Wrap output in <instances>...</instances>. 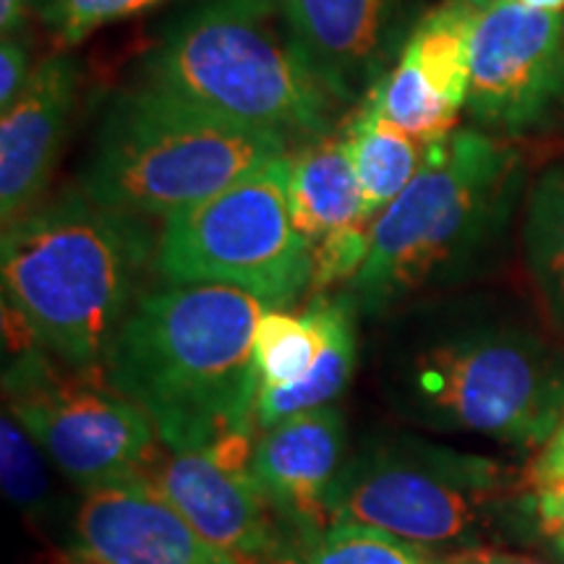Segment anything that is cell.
Wrapping results in <instances>:
<instances>
[{
    "label": "cell",
    "mask_w": 564,
    "mask_h": 564,
    "mask_svg": "<svg viewBox=\"0 0 564 564\" xmlns=\"http://www.w3.org/2000/svg\"><path fill=\"white\" fill-rule=\"evenodd\" d=\"M377 387L421 432L539 453L564 413V348L510 316H434L392 337Z\"/></svg>",
    "instance_id": "1"
},
{
    "label": "cell",
    "mask_w": 564,
    "mask_h": 564,
    "mask_svg": "<svg viewBox=\"0 0 564 564\" xmlns=\"http://www.w3.org/2000/svg\"><path fill=\"white\" fill-rule=\"evenodd\" d=\"M369 230L371 223H352L340 230L327 232L314 246V270H312V293H333L343 282H352L361 272L369 253Z\"/></svg>",
    "instance_id": "25"
},
{
    "label": "cell",
    "mask_w": 564,
    "mask_h": 564,
    "mask_svg": "<svg viewBox=\"0 0 564 564\" xmlns=\"http://www.w3.org/2000/svg\"><path fill=\"white\" fill-rule=\"evenodd\" d=\"M523 253L546 319L564 340V165L541 173L528 194Z\"/></svg>",
    "instance_id": "20"
},
{
    "label": "cell",
    "mask_w": 564,
    "mask_h": 564,
    "mask_svg": "<svg viewBox=\"0 0 564 564\" xmlns=\"http://www.w3.org/2000/svg\"><path fill=\"white\" fill-rule=\"evenodd\" d=\"M556 481H564V413L556 423L554 434L549 436V442L535 453L533 463L525 468V486H531V489Z\"/></svg>",
    "instance_id": "28"
},
{
    "label": "cell",
    "mask_w": 564,
    "mask_h": 564,
    "mask_svg": "<svg viewBox=\"0 0 564 564\" xmlns=\"http://www.w3.org/2000/svg\"><path fill=\"white\" fill-rule=\"evenodd\" d=\"M160 3L162 0H47L42 19L61 45H79L91 32Z\"/></svg>",
    "instance_id": "24"
},
{
    "label": "cell",
    "mask_w": 564,
    "mask_h": 564,
    "mask_svg": "<svg viewBox=\"0 0 564 564\" xmlns=\"http://www.w3.org/2000/svg\"><path fill=\"white\" fill-rule=\"evenodd\" d=\"M45 3H47V0H45Z\"/></svg>",
    "instance_id": "35"
},
{
    "label": "cell",
    "mask_w": 564,
    "mask_h": 564,
    "mask_svg": "<svg viewBox=\"0 0 564 564\" xmlns=\"http://www.w3.org/2000/svg\"><path fill=\"white\" fill-rule=\"evenodd\" d=\"M288 204L295 230L312 246L327 232L364 220V196L345 131L308 141L291 154Z\"/></svg>",
    "instance_id": "17"
},
{
    "label": "cell",
    "mask_w": 564,
    "mask_h": 564,
    "mask_svg": "<svg viewBox=\"0 0 564 564\" xmlns=\"http://www.w3.org/2000/svg\"><path fill=\"white\" fill-rule=\"evenodd\" d=\"M291 154L165 217L154 270L171 285H230L272 308L312 291L314 246L288 204Z\"/></svg>",
    "instance_id": "8"
},
{
    "label": "cell",
    "mask_w": 564,
    "mask_h": 564,
    "mask_svg": "<svg viewBox=\"0 0 564 564\" xmlns=\"http://www.w3.org/2000/svg\"><path fill=\"white\" fill-rule=\"evenodd\" d=\"M478 11L468 0H444L423 13L394 66L371 89L384 116L426 144L453 137L468 105Z\"/></svg>",
    "instance_id": "12"
},
{
    "label": "cell",
    "mask_w": 564,
    "mask_h": 564,
    "mask_svg": "<svg viewBox=\"0 0 564 564\" xmlns=\"http://www.w3.org/2000/svg\"><path fill=\"white\" fill-rule=\"evenodd\" d=\"M288 141L141 82L110 100L79 188L110 209L165 220L285 158Z\"/></svg>",
    "instance_id": "6"
},
{
    "label": "cell",
    "mask_w": 564,
    "mask_h": 564,
    "mask_svg": "<svg viewBox=\"0 0 564 564\" xmlns=\"http://www.w3.org/2000/svg\"><path fill=\"white\" fill-rule=\"evenodd\" d=\"M520 3L531 6V9H541V11H562L564 0H520Z\"/></svg>",
    "instance_id": "31"
},
{
    "label": "cell",
    "mask_w": 564,
    "mask_h": 564,
    "mask_svg": "<svg viewBox=\"0 0 564 564\" xmlns=\"http://www.w3.org/2000/svg\"><path fill=\"white\" fill-rule=\"evenodd\" d=\"M32 343L13 345L17 358L3 377L6 411L82 494L144 481L162 444L147 413L112 390L102 373L63 377L51 352H32Z\"/></svg>",
    "instance_id": "9"
},
{
    "label": "cell",
    "mask_w": 564,
    "mask_h": 564,
    "mask_svg": "<svg viewBox=\"0 0 564 564\" xmlns=\"http://www.w3.org/2000/svg\"><path fill=\"white\" fill-rule=\"evenodd\" d=\"M549 552H552L560 564H564V539H556V541H549Z\"/></svg>",
    "instance_id": "32"
},
{
    "label": "cell",
    "mask_w": 564,
    "mask_h": 564,
    "mask_svg": "<svg viewBox=\"0 0 564 564\" xmlns=\"http://www.w3.org/2000/svg\"><path fill=\"white\" fill-rule=\"evenodd\" d=\"M144 82L285 139L329 137L340 108L278 0H202L147 55Z\"/></svg>",
    "instance_id": "5"
},
{
    "label": "cell",
    "mask_w": 564,
    "mask_h": 564,
    "mask_svg": "<svg viewBox=\"0 0 564 564\" xmlns=\"http://www.w3.org/2000/svg\"><path fill=\"white\" fill-rule=\"evenodd\" d=\"M79 66L68 55H51L32 70L24 91L0 121V220L11 228L40 207L70 112L79 95Z\"/></svg>",
    "instance_id": "16"
},
{
    "label": "cell",
    "mask_w": 564,
    "mask_h": 564,
    "mask_svg": "<svg viewBox=\"0 0 564 564\" xmlns=\"http://www.w3.org/2000/svg\"><path fill=\"white\" fill-rule=\"evenodd\" d=\"M523 165L518 150L481 129L436 141L411 186L369 230L350 282L358 312L382 319L419 295L470 278L510 223Z\"/></svg>",
    "instance_id": "4"
},
{
    "label": "cell",
    "mask_w": 564,
    "mask_h": 564,
    "mask_svg": "<svg viewBox=\"0 0 564 564\" xmlns=\"http://www.w3.org/2000/svg\"><path fill=\"white\" fill-rule=\"evenodd\" d=\"M476 129L531 137L564 118V11L497 0L478 11L468 105Z\"/></svg>",
    "instance_id": "10"
},
{
    "label": "cell",
    "mask_w": 564,
    "mask_h": 564,
    "mask_svg": "<svg viewBox=\"0 0 564 564\" xmlns=\"http://www.w3.org/2000/svg\"><path fill=\"white\" fill-rule=\"evenodd\" d=\"M51 457L24 432V426L3 411L0 421V476L3 491L32 523L55 520V486L47 470Z\"/></svg>",
    "instance_id": "22"
},
{
    "label": "cell",
    "mask_w": 564,
    "mask_h": 564,
    "mask_svg": "<svg viewBox=\"0 0 564 564\" xmlns=\"http://www.w3.org/2000/svg\"><path fill=\"white\" fill-rule=\"evenodd\" d=\"M345 139L361 186L366 223L377 220L411 186L434 147L394 126L373 91L352 112L350 123L345 126Z\"/></svg>",
    "instance_id": "19"
},
{
    "label": "cell",
    "mask_w": 564,
    "mask_h": 564,
    "mask_svg": "<svg viewBox=\"0 0 564 564\" xmlns=\"http://www.w3.org/2000/svg\"><path fill=\"white\" fill-rule=\"evenodd\" d=\"M154 257L158 238L141 217L74 188L3 228L6 314L66 369L102 373Z\"/></svg>",
    "instance_id": "3"
},
{
    "label": "cell",
    "mask_w": 564,
    "mask_h": 564,
    "mask_svg": "<svg viewBox=\"0 0 564 564\" xmlns=\"http://www.w3.org/2000/svg\"><path fill=\"white\" fill-rule=\"evenodd\" d=\"M295 564H440V554L379 528L335 523L303 546Z\"/></svg>",
    "instance_id": "23"
},
{
    "label": "cell",
    "mask_w": 564,
    "mask_h": 564,
    "mask_svg": "<svg viewBox=\"0 0 564 564\" xmlns=\"http://www.w3.org/2000/svg\"><path fill=\"white\" fill-rule=\"evenodd\" d=\"M324 319V348L319 361L299 384L259 387L253 403V423L259 432L278 426L293 415L333 405L348 390L358 364V301L348 293L312 295Z\"/></svg>",
    "instance_id": "18"
},
{
    "label": "cell",
    "mask_w": 564,
    "mask_h": 564,
    "mask_svg": "<svg viewBox=\"0 0 564 564\" xmlns=\"http://www.w3.org/2000/svg\"><path fill=\"white\" fill-rule=\"evenodd\" d=\"M525 486L510 465L408 432L364 436L329 486L327 518L387 531L434 554L481 546Z\"/></svg>",
    "instance_id": "7"
},
{
    "label": "cell",
    "mask_w": 564,
    "mask_h": 564,
    "mask_svg": "<svg viewBox=\"0 0 564 564\" xmlns=\"http://www.w3.org/2000/svg\"><path fill=\"white\" fill-rule=\"evenodd\" d=\"M251 434L196 453H171L144 478L212 546L243 564H295L303 549L285 539L280 518L251 476Z\"/></svg>",
    "instance_id": "11"
},
{
    "label": "cell",
    "mask_w": 564,
    "mask_h": 564,
    "mask_svg": "<svg viewBox=\"0 0 564 564\" xmlns=\"http://www.w3.org/2000/svg\"><path fill=\"white\" fill-rule=\"evenodd\" d=\"M267 308L230 285L141 293L105 358V382L147 413L171 453L251 434L253 329Z\"/></svg>",
    "instance_id": "2"
},
{
    "label": "cell",
    "mask_w": 564,
    "mask_h": 564,
    "mask_svg": "<svg viewBox=\"0 0 564 564\" xmlns=\"http://www.w3.org/2000/svg\"><path fill=\"white\" fill-rule=\"evenodd\" d=\"M68 531L70 556L84 564H243L212 546L147 481L87 491Z\"/></svg>",
    "instance_id": "14"
},
{
    "label": "cell",
    "mask_w": 564,
    "mask_h": 564,
    "mask_svg": "<svg viewBox=\"0 0 564 564\" xmlns=\"http://www.w3.org/2000/svg\"><path fill=\"white\" fill-rule=\"evenodd\" d=\"M518 505L535 533L544 535L546 541L564 539V481L535 486Z\"/></svg>",
    "instance_id": "26"
},
{
    "label": "cell",
    "mask_w": 564,
    "mask_h": 564,
    "mask_svg": "<svg viewBox=\"0 0 564 564\" xmlns=\"http://www.w3.org/2000/svg\"><path fill=\"white\" fill-rule=\"evenodd\" d=\"M440 564H552L544 560H535L531 554L518 552H502L497 546H468L457 549V552L440 554Z\"/></svg>",
    "instance_id": "29"
},
{
    "label": "cell",
    "mask_w": 564,
    "mask_h": 564,
    "mask_svg": "<svg viewBox=\"0 0 564 564\" xmlns=\"http://www.w3.org/2000/svg\"><path fill=\"white\" fill-rule=\"evenodd\" d=\"M468 3H474V6H478V9H486V6L497 3V0H468Z\"/></svg>",
    "instance_id": "33"
},
{
    "label": "cell",
    "mask_w": 564,
    "mask_h": 564,
    "mask_svg": "<svg viewBox=\"0 0 564 564\" xmlns=\"http://www.w3.org/2000/svg\"><path fill=\"white\" fill-rule=\"evenodd\" d=\"M66 564H84V562H79V560H74V556H70V562H66Z\"/></svg>",
    "instance_id": "34"
},
{
    "label": "cell",
    "mask_w": 564,
    "mask_h": 564,
    "mask_svg": "<svg viewBox=\"0 0 564 564\" xmlns=\"http://www.w3.org/2000/svg\"><path fill=\"white\" fill-rule=\"evenodd\" d=\"M345 436L340 408L322 405L267 429L253 442V484L301 549L329 525L324 499L345 463Z\"/></svg>",
    "instance_id": "15"
},
{
    "label": "cell",
    "mask_w": 564,
    "mask_h": 564,
    "mask_svg": "<svg viewBox=\"0 0 564 564\" xmlns=\"http://www.w3.org/2000/svg\"><path fill=\"white\" fill-rule=\"evenodd\" d=\"M295 45L335 97L361 105L415 26V0H278Z\"/></svg>",
    "instance_id": "13"
},
{
    "label": "cell",
    "mask_w": 564,
    "mask_h": 564,
    "mask_svg": "<svg viewBox=\"0 0 564 564\" xmlns=\"http://www.w3.org/2000/svg\"><path fill=\"white\" fill-rule=\"evenodd\" d=\"M324 337V319L314 299L301 314L267 308L253 329L251 348L259 387L299 384L319 361Z\"/></svg>",
    "instance_id": "21"
},
{
    "label": "cell",
    "mask_w": 564,
    "mask_h": 564,
    "mask_svg": "<svg viewBox=\"0 0 564 564\" xmlns=\"http://www.w3.org/2000/svg\"><path fill=\"white\" fill-rule=\"evenodd\" d=\"M26 0H0V30L3 34H17L24 21Z\"/></svg>",
    "instance_id": "30"
},
{
    "label": "cell",
    "mask_w": 564,
    "mask_h": 564,
    "mask_svg": "<svg viewBox=\"0 0 564 564\" xmlns=\"http://www.w3.org/2000/svg\"><path fill=\"white\" fill-rule=\"evenodd\" d=\"M30 47L17 34H3L0 45V108H11V102L30 84Z\"/></svg>",
    "instance_id": "27"
}]
</instances>
